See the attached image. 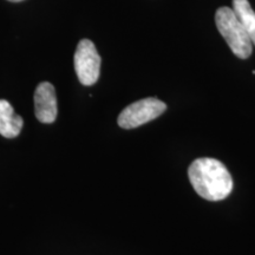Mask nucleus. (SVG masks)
<instances>
[{
	"label": "nucleus",
	"mask_w": 255,
	"mask_h": 255,
	"mask_svg": "<svg viewBox=\"0 0 255 255\" xmlns=\"http://www.w3.org/2000/svg\"><path fill=\"white\" fill-rule=\"evenodd\" d=\"M194 190L208 201H221L233 190V178L225 164L215 158H197L188 169Z\"/></svg>",
	"instance_id": "nucleus-1"
},
{
	"label": "nucleus",
	"mask_w": 255,
	"mask_h": 255,
	"mask_svg": "<svg viewBox=\"0 0 255 255\" xmlns=\"http://www.w3.org/2000/svg\"><path fill=\"white\" fill-rule=\"evenodd\" d=\"M215 23L233 53L239 58L247 59L252 55L253 43L233 8L220 7L215 13Z\"/></svg>",
	"instance_id": "nucleus-2"
},
{
	"label": "nucleus",
	"mask_w": 255,
	"mask_h": 255,
	"mask_svg": "<svg viewBox=\"0 0 255 255\" xmlns=\"http://www.w3.org/2000/svg\"><path fill=\"white\" fill-rule=\"evenodd\" d=\"M167 109V105L157 98L149 97L128 105L120 114L119 126L123 129H133L157 119Z\"/></svg>",
	"instance_id": "nucleus-3"
},
{
	"label": "nucleus",
	"mask_w": 255,
	"mask_h": 255,
	"mask_svg": "<svg viewBox=\"0 0 255 255\" xmlns=\"http://www.w3.org/2000/svg\"><path fill=\"white\" fill-rule=\"evenodd\" d=\"M73 63L77 77L83 85L90 87L98 81L101 73V56L91 40L82 39L79 41Z\"/></svg>",
	"instance_id": "nucleus-4"
},
{
	"label": "nucleus",
	"mask_w": 255,
	"mask_h": 255,
	"mask_svg": "<svg viewBox=\"0 0 255 255\" xmlns=\"http://www.w3.org/2000/svg\"><path fill=\"white\" fill-rule=\"evenodd\" d=\"M57 97L53 85L49 82H43L34 91V114L41 123L51 124L57 119Z\"/></svg>",
	"instance_id": "nucleus-5"
},
{
	"label": "nucleus",
	"mask_w": 255,
	"mask_h": 255,
	"mask_svg": "<svg viewBox=\"0 0 255 255\" xmlns=\"http://www.w3.org/2000/svg\"><path fill=\"white\" fill-rule=\"evenodd\" d=\"M24 121L14 113L7 101L0 100V135L6 138H14L21 131Z\"/></svg>",
	"instance_id": "nucleus-6"
},
{
	"label": "nucleus",
	"mask_w": 255,
	"mask_h": 255,
	"mask_svg": "<svg viewBox=\"0 0 255 255\" xmlns=\"http://www.w3.org/2000/svg\"><path fill=\"white\" fill-rule=\"evenodd\" d=\"M233 11L255 45V11L248 0H233Z\"/></svg>",
	"instance_id": "nucleus-7"
},
{
	"label": "nucleus",
	"mask_w": 255,
	"mask_h": 255,
	"mask_svg": "<svg viewBox=\"0 0 255 255\" xmlns=\"http://www.w3.org/2000/svg\"><path fill=\"white\" fill-rule=\"evenodd\" d=\"M8 1H12V2H19V1H23V0H8Z\"/></svg>",
	"instance_id": "nucleus-8"
}]
</instances>
